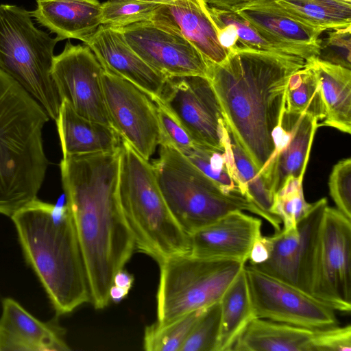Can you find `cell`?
Wrapping results in <instances>:
<instances>
[{"label": "cell", "instance_id": "obj_28", "mask_svg": "<svg viewBox=\"0 0 351 351\" xmlns=\"http://www.w3.org/2000/svg\"><path fill=\"white\" fill-rule=\"evenodd\" d=\"M295 19L324 31L351 26V3L338 0H274Z\"/></svg>", "mask_w": 351, "mask_h": 351}, {"label": "cell", "instance_id": "obj_5", "mask_svg": "<svg viewBox=\"0 0 351 351\" xmlns=\"http://www.w3.org/2000/svg\"><path fill=\"white\" fill-rule=\"evenodd\" d=\"M122 139V138H121ZM119 197L136 248L157 262L189 254V237L171 213L149 160L122 139Z\"/></svg>", "mask_w": 351, "mask_h": 351}, {"label": "cell", "instance_id": "obj_15", "mask_svg": "<svg viewBox=\"0 0 351 351\" xmlns=\"http://www.w3.org/2000/svg\"><path fill=\"white\" fill-rule=\"evenodd\" d=\"M114 28L142 60L167 77L198 75L208 78L209 61L184 37L150 21Z\"/></svg>", "mask_w": 351, "mask_h": 351}, {"label": "cell", "instance_id": "obj_44", "mask_svg": "<svg viewBox=\"0 0 351 351\" xmlns=\"http://www.w3.org/2000/svg\"><path fill=\"white\" fill-rule=\"evenodd\" d=\"M141 2H145V3H156V4H168L173 2H175L176 1L179 0H136Z\"/></svg>", "mask_w": 351, "mask_h": 351}, {"label": "cell", "instance_id": "obj_21", "mask_svg": "<svg viewBox=\"0 0 351 351\" xmlns=\"http://www.w3.org/2000/svg\"><path fill=\"white\" fill-rule=\"evenodd\" d=\"M31 15L61 40H82L101 25L98 0H36Z\"/></svg>", "mask_w": 351, "mask_h": 351}, {"label": "cell", "instance_id": "obj_42", "mask_svg": "<svg viewBox=\"0 0 351 351\" xmlns=\"http://www.w3.org/2000/svg\"><path fill=\"white\" fill-rule=\"evenodd\" d=\"M134 278L128 271L121 269L114 276L113 285L130 290L132 287Z\"/></svg>", "mask_w": 351, "mask_h": 351}, {"label": "cell", "instance_id": "obj_24", "mask_svg": "<svg viewBox=\"0 0 351 351\" xmlns=\"http://www.w3.org/2000/svg\"><path fill=\"white\" fill-rule=\"evenodd\" d=\"M315 71L321 87L326 116L319 126L351 133V71L317 57L306 61Z\"/></svg>", "mask_w": 351, "mask_h": 351}, {"label": "cell", "instance_id": "obj_11", "mask_svg": "<svg viewBox=\"0 0 351 351\" xmlns=\"http://www.w3.org/2000/svg\"><path fill=\"white\" fill-rule=\"evenodd\" d=\"M311 295L335 311L351 310V219L328 206L320 230Z\"/></svg>", "mask_w": 351, "mask_h": 351}, {"label": "cell", "instance_id": "obj_23", "mask_svg": "<svg viewBox=\"0 0 351 351\" xmlns=\"http://www.w3.org/2000/svg\"><path fill=\"white\" fill-rule=\"evenodd\" d=\"M315 330L255 317L231 351H315Z\"/></svg>", "mask_w": 351, "mask_h": 351}, {"label": "cell", "instance_id": "obj_35", "mask_svg": "<svg viewBox=\"0 0 351 351\" xmlns=\"http://www.w3.org/2000/svg\"><path fill=\"white\" fill-rule=\"evenodd\" d=\"M221 325L219 301L206 308L180 351H217Z\"/></svg>", "mask_w": 351, "mask_h": 351}, {"label": "cell", "instance_id": "obj_26", "mask_svg": "<svg viewBox=\"0 0 351 351\" xmlns=\"http://www.w3.org/2000/svg\"><path fill=\"white\" fill-rule=\"evenodd\" d=\"M219 302L221 325L217 351H231L241 333L256 317L244 267L223 293Z\"/></svg>", "mask_w": 351, "mask_h": 351}, {"label": "cell", "instance_id": "obj_36", "mask_svg": "<svg viewBox=\"0 0 351 351\" xmlns=\"http://www.w3.org/2000/svg\"><path fill=\"white\" fill-rule=\"evenodd\" d=\"M330 195L339 210L351 219V159L344 158L333 167L329 178Z\"/></svg>", "mask_w": 351, "mask_h": 351}, {"label": "cell", "instance_id": "obj_31", "mask_svg": "<svg viewBox=\"0 0 351 351\" xmlns=\"http://www.w3.org/2000/svg\"><path fill=\"white\" fill-rule=\"evenodd\" d=\"M205 309L192 311L165 326H159L156 322L146 326L143 337L144 350L180 351L193 326Z\"/></svg>", "mask_w": 351, "mask_h": 351}, {"label": "cell", "instance_id": "obj_20", "mask_svg": "<svg viewBox=\"0 0 351 351\" xmlns=\"http://www.w3.org/2000/svg\"><path fill=\"white\" fill-rule=\"evenodd\" d=\"M70 350L63 330L43 322L10 298L2 301L0 351H64Z\"/></svg>", "mask_w": 351, "mask_h": 351}, {"label": "cell", "instance_id": "obj_16", "mask_svg": "<svg viewBox=\"0 0 351 351\" xmlns=\"http://www.w3.org/2000/svg\"><path fill=\"white\" fill-rule=\"evenodd\" d=\"M318 127L317 120L308 114L283 112L274 133L275 151L260 171L274 195L289 178L303 179Z\"/></svg>", "mask_w": 351, "mask_h": 351}, {"label": "cell", "instance_id": "obj_45", "mask_svg": "<svg viewBox=\"0 0 351 351\" xmlns=\"http://www.w3.org/2000/svg\"><path fill=\"white\" fill-rule=\"evenodd\" d=\"M338 1L346 2V3H351V0H338Z\"/></svg>", "mask_w": 351, "mask_h": 351}, {"label": "cell", "instance_id": "obj_14", "mask_svg": "<svg viewBox=\"0 0 351 351\" xmlns=\"http://www.w3.org/2000/svg\"><path fill=\"white\" fill-rule=\"evenodd\" d=\"M103 71L87 45L68 41L63 51L54 56L51 76L62 101L82 117L112 127L104 93Z\"/></svg>", "mask_w": 351, "mask_h": 351}, {"label": "cell", "instance_id": "obj_12", "mask_svg": "<svg viewBox=\"0 0 351 351\" xmlns=\"http://www.w3.org/2000/svg\"><path fill=\"white\" fill-rule=\"evenodd\" d=\"M244 269L256 317L311 330L339 325L335 311L312 295L250 265Z\"/></svg>", "mask_w": 351, "mask_h": 351}, {"label": "cell", "instance_id": "obj_27", "mask_svg": "<svg viewBox=\"0 0 351 351\" xmlns=\"http://www.w3.org/2000/svg\"><path fill=\"white\" fill-rule=\"evenodd\" d=\"M208 10L214 22L229 23L234 26L238 35V49H252L296 56L306 61L312 58H317L319 54L321 45H299L281 43L257 29L234 11L209 5Z\"/></svg>", "mask_w": 351, "mask_h": 351}, {"label": "cell", "instance_id": "obj_40", "mask_svg": "<svg viewBox=\"0 0 351 351\" xmlns=\"http://www.w3.org/2000/svg\"><path fill=\"white\" fill-rule=\"evenodd\" d=\"M270 254V242L268 236L262 234L256 239L251 249L249 265H256L266 261Z\"/></svg>", "mask_w": 351, "mask_h": 351}, {"label": "cell", "instance_id": "obj_39", "mask_svg": "<svg viewBox=\"0 0 351 351\" xmlns=\"http://www.w3.org/2000/svg\"><path fill=\"white\" fill-rule=\"evenodd\" d=\"M314 348L315 351H350V325L315 330Z\"/></svg>", "mask_w": 351, "mask_h": 351}, {"label": "cell", "instance_id": "obj_38", "mask_svg": "<svg viewBox=\"0 0 351 351\" xmlns=\"http://www.w3.org/2000/svg\"><path fill=\"white\" fill-rule=\"evenodd\" d=\"M154 103L162 133L160 144L166 142L180 152L192 147L195 143L178 118L161 101Z\"/></svg>", "mask_w": 351, "mask_h": 351}, {"label": "cell", "instance_id": "obj_19", "mask_svg": "<svg viewBox=\"0 0 351 351\" xmlns=\"http://www.w3.org/2000/svg\"><path fill=\"white\" fill-rule=\"evenodd\" d=\"M205 0H179L160 5L149 20L189 41L210 62L220 63L228 51L219 43Z\"/></svg>", "mask_w": 351, "mask_h": 351}, {"label": "cell", "instance_id": "obj_7", "mask_svg": "<svg viewBox=\"0 0 351 351\" xmlns=\"http://www.w3.org/2000/svg\"><path fill=\"white\" fill-rule=\"evenodd\" d=\"M61 40L36 27L30 12L0 4V69L19 84L56 120L62 99L51 76L54 49Z\"/></svg>", "mask_w": 351, "mask_h": 351}, {"label": "cell", "instance_id": "obj_18", "mask_svg": "<svg viewBox=\"0 0 351 351\" xmlns=\"http://www.w3.org/2000/svg\"><path fill=\"white\" fill-rule=\"evenodd\" d=\"M261 227L259 218L233 211L189 234V254L246 264L254 241L262 234Z\"/></svg>", "mask_w": 351, "mask_h": 351}, {"label": "cell", "instance_id": "obj_17", "mask_svg": "<svg viewBox=\"0 0 351 351\" xmlns=\"http://www.w3.org/2000/svg\"><path fill=\"white\" fill-rule=\"evenodd\" d=\"M82 42L90 48L104 70L131 82L154 102L160 99L167 77L142 60L117 29L101 25Z\"/></svg>", "mask_w": 351, "mask_h": 351}, {"label": "cell", "instance_id": "obj_10", "mask_svg": "<svg viewBox=\"0 0 351 351\" xmlns=\"http://www.w3.org/2000/svg\"><path fill=\"white\" fill-rule=\"evenodd\" d=\"M326 198L313 203L294 228L268 236V259L254 268L311 295Z\"/></svg>", "mask_w": 351, "mask_h": 351}, {"label": "cell", "instance_id": "obj_30", "mask_svg": "<svg viewBox=\"0 0 351 351\" xmlns=\"http://www.w3.org/2000/svg\"><path fill=\"white\" fill-rule=\"evenodd\" d=\"M231 145L223 153L197 144L180 152L225 192L247 197L234 165Z\"/></svg>", "mask_w": 351, "mask_h": 351}, {"label": "cell", "instance_id": "obj_22", "mask_svg": "<svg viewBox=\"0 0 351 351\" xmlns=\"http://www.w3.org/2000/svg\"><path fill=\"white\" fill-rule=\"evenodd\" d=\"M56 121L63 157L112 152L121 145L111 126L82 117L66 101Z\"/></svg>", "mask_w": 351, "mask_h": 351}, {"label": "cell", "instance_id": "obj_32", "mask_svg": "<svg viewBox=\"0 0 351 351\" xmlns=\"http://www.w3.org/2000/svg\"><path fill=\"white\" fill-rule=\"evenodd\" d=\"M302 181L303 179L289 178L274 195L271 212L280 219L285 230L295 228L312 207L313 203L309 204L304 199Z\"/></svg>", "mask_w": 351, "mask_h": 351}, {"label": "cell", "instance_id": "obj_29", "mask_svg": "<svg viewBox=\"0 0 351 351\" xmlns=\"http://www.w3.org/2000/svg\"><path fill=\"white\" fill-rule=\"evenodd\" d=\"M284 112L298 116L308 114L317 120L318 125L325 118L319 81L307 62L289 80L285 93Z\"/></svg>", "mask_w": 351, "mask_h": 351}, {"label": "cell", "instance_id": "obj_34", "mask_svg": "<svg viewBox=\"0 0 351 351\" xmlns=\"http://www.w3.org/2000/svg\"><path fill=\"white\" fill-rule=\"evenodd\" d=\"M159 5L136 0H107L101 3V25L121 27L149 21Z\"/></svg>", "mask_w": 351, "mask_h": 351}, {"label": "cell", "instance_id": "obj_8", "mask_svg": "<svg viewBox=\"0 0 351 351\" xmlns=\"http://www.w3.org/2000/svg\"><path fill=\"white\" fill-rule=\"evenodd\" d=\"M157 322L169 324L217 302L245 266L237 261L173 255L158 262Z\"/></svg>", "mask_w": 351, "mask_h": 351}, {"label": "cell", "instance_id": "obj_1", "mask_svg": "<svg viewBox=\"0 0 351 351\" xmlns=\"http://www.w3.org/2000/svg\"><path fill=\"white\" fill-rule=\"evenodd\" d=\"M120 149L63 157L60 164L95 309L109 304L114 276L136 249L119 197Z\"/></svg>", "mask_w": 351, "mask_h": 351}, {"label": "cell", "instance_id": "obj_43", "mask_svg": "<svg viewBox=\"0 0 351 351\" xmlns=\"http://www.w3.org/2000/svg\"><path fill=\"white\" fill-rule=\"evenodd\" d=\"M128 289L112 285L110 289V299L114 303H119L126 298L129 293Z\"/></svg>", "mask_w": 351, "mask_h": 351}, {"label": "cell", "instance_id": "obj_41", "mask_svg": "<svg viewBox=\"0 0 351 351\" xmlns=\"http://www.w3.org/2000/svg\"><path fill=\"white\" fill-rule=\"evenodd\" d=\"M208 4L219 8L237 11L246 6L260 3L265 0H205Z\"/></svg>", "mask_w": 351, "mask_h": 351}, {"label": "cell", "instance_id": "obj_37", "mask_svg": "<svg viewBox=\"0 0 351 351\" xmlns=\"http://www.w3.org/2000/svg\"><path fill=\"white\" fill-rule=\"evenodd\" d=\"M351 26L334 29L321 43L318 58L332 64L351 68Z\"/></svg>", "mask_w": 351, "mask_h": 351}, {"label": "cell", "instance_id": "obj_6", "mask_svg": "<svg viewBox=\"0 0 351 351\" xmlns=\"http://www.w3.org/2000/svg\"><path fill=\"white\" fill-rule=\"evenodd\" d=\"M152 165L171 213L188 235L237 210L261 217L275 232L281 229L277 216L264 212L242 194L225 192L169 143L160 144L159 158Z\"/></svg>", "mask_w": 351, "mask_h": 351}, {"label": "cell", "instance_id": "obj_13", "mask_svg": "<svg viewBox=\"0 0 351 351\" xmlns=\"http://www.w3.org/2000/svg\"><path fill=\"white\" fill-rule=\"evenodd\" d=\"M102 84L112 128L149 160L162 137L156 104L135 85L104 69Z\"/></svg>", "mask_w": 351, "mask_h": 351}, {"label": "cell", "instance_id": "obj_9", "mask_svg": "<svg viewBox=\"0 0 351 351\" xmlns=\"http://www.w3.org/2000/svg\"><path fill=\"white\" fill-rule=\"evenodd\" d=\"M159 101L178 118L195 144L223 153L231 145L220 104L207 77H168Z\"/></svg>", "mask_w": 351, "mask_h": 351}, {"label": "cell", "instance_id": "obj_25", "mask_svg": "<svg viewBox=\"0 0 351 351\" xmlns=\"http://www.w3.org/2000/svg\"><path fill=\"white\" fill-rule=\"evenodd\" d=\"M235 12L279 42L299 45H321L319 36L324 30L295 19L274 0H265Z\"/></svg>", "mask_w": 351, "mask_h": 351}, {"label": "cell", "instance_id": "obj_33", "mask_svg": "<svg viewBox=\"0 0 351 351\" xmlns=\"http://www.w3.org/2000/svg\"><path fill=\"white\" fill-rule=\"evenodd\" d=\"M231 147L234 165L247 198L264 212L273 215L271 211L274 195L267 187L263 177L232 139Z\"/></svg>", "mask_w": 351, "mask_h": 351}, {"label": "cell", "instance_id": "obj_2", "mask_svg": "<svg viewBox=\"0 0 351 351\" xmlns=\"http://www.w3.org/2000/svg\"><path fill=\"white\" fill-rule=\"evenodd\" d=\"M304 58L252 49L230 51L224 60L209 62V80L231 138L259 171L276 149L285 93Z\"/></svg>", "mask_w": 351, "mask_h": 351}, {"label": "cell", "instance_id": "obj_4", "mask_svg": "<svg viewBox=\"0 0 351 351\" xmlns=\"http://www.w3.org/2000/svg\"><path fill=\"white\" fill-rule=\"evenodd\" d=\"M43 108L0 69V214L11 217L37 198L49 161Z\"/></svg>", "mask_w": 351, "mask_h": 351}, {"label": "cell", "instance_id": "obj_3", "mask_svg": "<svg viewBox=\"0 0 351 351\" xmlns=\"http://www.w3.org/2000/svg\"><path fill=\"white\" fill-rule=\"evenodd\" d=\"M11 219L27 263L58 315L90 302L83 258L69 208L38 198Z\"/></svg>", "mask_w": 351, "mask_h": 351}]
</instances>
